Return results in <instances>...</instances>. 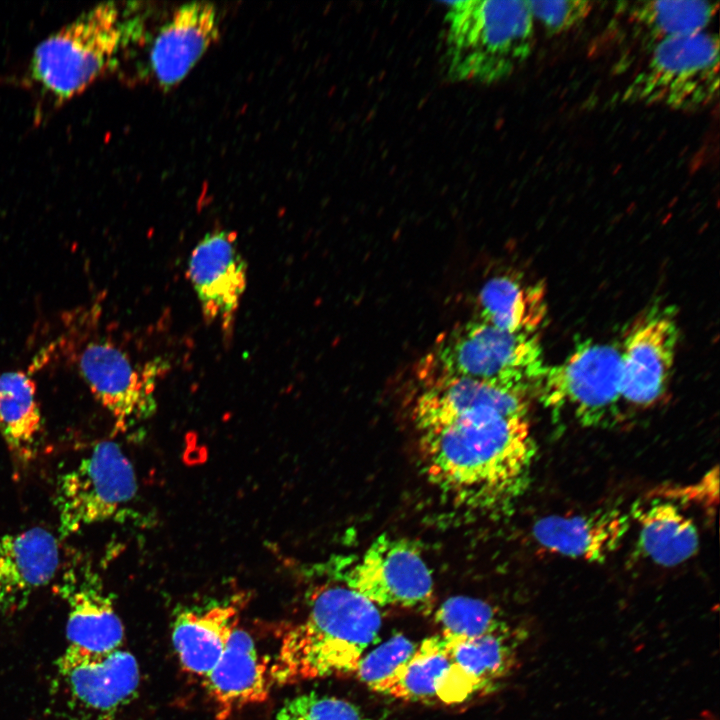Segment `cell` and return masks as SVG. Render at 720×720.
<instances>
[{"label":"cell","mask_w":720,"mask_h":720,"mask_svg":"<svg viewBox=\"0 0 720 720\" xmlns=\"http://www.w3.org/2000/svg\"><path fill=\"white\" fill-rule=\"evenodd\" d=\"M412 417L416 429L436 425L480 408L528 415L530 397L493 384L462 376L420 377Z\"/></svg>","instance_id":"cell-17"},{"label":"cell","mask_w":720,"mask_h":720,"mask_svg":"<svg viewBox=\"0 0 720 720\" xmlns=\"http://www.w3.org/2000/svg\"><path fill=\"white\" fill-rule=\"evenodd\" d=\"M380 629L381 614L372 602L344 584L322 587L304 619L282 637L272 679L289 684L355 674Z\"/></svg>","instance_id":"cell-2"},{"label":"cell","mask_w":720,"mask_h":720,"mask_svg":"<svg viewBox=\"0 0 720 720\" xmlns=\"http://www.w3.org/2000/svg\"><path fill=\"white\" fill-rule=\"evenodd\" d=\"M546 366L536 333L508 332L477 319L442 335L419 376L468 377L532 398Z\"/></svg>","instance_id":"cell-4"},{"label":"cell","mask_w":720,"mask_h":720,"mask_svg":"<svg viewBox=\"0 0 720 720\" xmlns=\"http://www.w3.org/2000/svg\"><path fill=\"white\" fill-rule=\"evenodd\" d=\"M532 17L537 18L550 35L566 32L581 23L591 12L592 2L584 0L526 1Z\"/></svg>","instance_id":"cell-30"},{"label":"cell","mask_w":720,"mask_h":720,"mask_svg":"<svg viewBox=\"0 0 720 720\" xmlns=\"http://www.w3.org/2000/svg\"><path fill=\"white\" fill-rule=\"evenodd\" d=\"M441 63L454 82L494 84L510 77L534 47L526 1L447 2Z\"/></svg>","instance_id":"cell-3"},{"label":"cell","mask_w":720,"mask_h":720,"mask_svg":"<svg viewBox=\"0 0 720 720\" xmlns=\"http://www.w3.org/2000/svg\"><path fill=\"white\" fill-rule=\"evenodd\" d=\"M137 489L135 470L120 445L112 440L98 442L57 480L54 504L60 537L114 518L135 498Z\"/></svg>","instance_id":"cell-7"},{"label":"cell","mask_w":720,"mask_h":720,"mask_svg":"<svg viewBox=\"0 0 720 720\" xmlns=\"http://www.w3.org/2000/svg\"><path fill=\"white\" fill-rule=\"evenodd\" d=\"M633 517L639 528L640 549L654 563L674 567L697 553L698 529L674 502L657 498L637 505Z\"/></svg>","instance_id":"cell-22"},{"label":"cell","mask_w":720,"mask_h":720,"mask_svg":"<svg viewBox=\"0 0 720 720\" xmlns=\"http://www.w3.org/2000/svg\"><path fill=\"white\" fill-rule=\"evenodd\" d=\"M718 7V2L703 0H653L620 2L617 10L632 38L653 49L665 40L703 31Z\"/></svg>","instance_id":"cell-21"},{"label":"cell","mask_w":720,"mask_h":720,"mask_svg":"<svg viewBox=\"0 0 720 720\" xmlns=\"http://www.w3.org/2000/svg\"><path fill=\"white\" fill-rule=\"evenodd\" d=\"M276 720H370L359 707L335 696L308 692L280 707Z\"/></svg>","instance_id":"cell-29"},{"label":"cell","mask_w":720,"mask_h":720,"mask_svg":"<svg viewBox=\"0 0 720 720\" xmlns=\"http://www.w3.org/2000/svg\"><path fill=\"white\" fill-rule=\"evenodd\" d=\"M719 92V40L703 31L656 45L647 64L632 78L621 101L696 111Z\"/></svg>","instance_id":"cell-6"},{"label":"cell","mask_w":720,"mask_h":720,"mask_svg":"<svg viewBox=\"0 0 720 720\" xmlns=\"http://www.w3.org/2000/svg\"><path fill=\"white\" fill-rule=\"evenodd\" d=\"M417 644L403 634H395L364 654L355 672L356 677L370 689L379 693L398 669L412 656Z\"/></svg>","instance_id":"cell-28"},{"label":"cell","mask_w":720,"mask_h":720,"mask_svg":"<svg viewBox=\"0 0 720 720\" xmlns=\"http://www.w3.org/2000/svg\"><path fill=\"white\" fill-rule=\"evenodd\" d=\"M443 638L451 664L473 684L477 693L493 689L514 666L516 644L509 628L475 638Z\"/></svg>","instance_id":"cell-25"},{"label":"cell","mask_w":720,"mask_h":720,"mask_svg":"<svg viewBox=\"0 0 720 720\" xmlns=\"http://www.w3.org/2000/svg\"><path fill=\"white\" fill-rule=\"evenodd\" d=\"M630 527L627 513L605 508L576 515H548L532 526L543 549L589 562L606 560L622 543Z\"/></svg>","instance_id":"cell-18"},{"label":"cell","mask_w":720,"mask_h":720,"mask_svg":"<svg viewBox=\"0 0 720 720\" xmlns=\"http://www.w3.org/2000/svg\"><path fill=\"white\" fill-rule=\"evenodd\" d=\"M204 680L216 718L226 720L234 712L266 700L272 676L252 637L236 628Z\"/></svg>","instance_id":"cell-20"},{"label":"cell","mask_w":720,"mask_h":720,"mask_svg":"<svg viewBox=\"0 0 720 720\" xmlns=\"http://www.w3.org/2000/svg\"><path fill=\"white\" fill-rule=\"evenodd\" d=\"M679 328L672 312L654 307L637 318L621 354L622 401L635 407L655 404L667 391Z\"/></svg>","instance_id":"cell-12"},{"label":"cell","mask_w":720,"mask_h":720,"mask_svg":"<svg viewBox=\"0 0 720 720\" xmlns=\"http://www.w3.org/2000/svg\"><path fill=\"white\" fill-rule=\"evenodd\" d=\"M344 585L377 607L428 613L434 601L432 573L412 541L380 535L343 577Z\"/></svg>","instance_id":"cell-11"},{"label":"cell","mask_w":720,"mask_h":720,"mask_svg":"<svg viewBox=\"0 0 720 720\" xmlns=\"http://www.w3.org/2000/svg\"><path fill=\"white\" fill-rule=\"evenodd\" d=\"M77 367L91 394L111 416L115 432L125 433L154 414L156 386L167 369L165 361L137 365L117 345L100 339L82 347Z\"/></svg>","instance_id":"cell-10"},{"label":"cell","mask_w":720,"mask_h":720,"mask_svg":"<svg viewBox=\"0 0 720 720\" xmlns=\"http://www.w3.org/2000/svg\"><path fill=\"white\" fill-rule=\"evenodd\" d=\"M187 276L205 321L230 335L247 286V263L238 248L236 233H206L190 254Z\"/></svg>","instance_id":"cell-14"},{"label":"cell","mask_w":720,"mask_h":720,"mask_svg":"<svg viewBox=\"0 0 720 720\" xmlns=\"http://www.w3.org/2000/svg\"><path fill=\"white\" fill-rule=\"evenodd\" d=\"M41 428L31 375L23 370L0 372V434L17 464L28 465L35 458Z\"/></svg>","instance_id":"cell-24"},{"label":"cell","mask_w":720,"mask_h":720,"mask_svg":"<svg viewBox=\"0 0 720 720\" xmlns=\"http://www.w3.org/2000/svg\"><path fill=\"white\" fill-rule=\"evenodd\" d=\"M219 34L213 3L189 2L175 10L160 29L150 53L151 68L159 85L169 90L179 84Z\"/></svg>","instance_id":"cell-16"},{"label":"cell","mask_w":720,"mask_h":720,"mask_svg":"<svg viewBox=\"0 0 720 720\" xmlns=\"http://www.w3.org/2000/svg\"><path fill=\"white\" fill-rule=\"evenodd\" d=\"M246 598L243 595L179 610L172 625V642L182 666L205 677L215 666L234 630Z\"/></svg>","instance_id":"cell-19"},{"label":"cell","mask_w":720,"mask_h":720,"mask_svg":"<svg viewBox=\"0 0 720 720\" xmlns=\"http://www.w3.org/2000/svg\"><path fill=\"white\" fill-rule=\"evenodd\" d=\"M534 397L546 407L568 410L585 426L608 421L622 402L620 348L579 343L562 362L546 366Z\"/></svg>","instance_id":"cell-8"},{"label":"cell","mask_w":720,"mask_h":720,"mask_svg":"<svg viewBox=\"0 0 720 720\" xmlns=\"http://www.w3.org/2000/svg\"><path fill=\"white\" fill-rule=\"evenodd\" d=\"M718 475V467L716 466L696 482L685 486L666 488L659 493V496L670 501L688 502L712 509L718 503Z\"/></svg>","instance_id":"cell-31"},{"label":"cell","mask_w":720,"mask_h":720,"mask_svg":"<svg viewBox=\"0 0 720 720\" xmlns=\"http://www.w3.org/2000/svg\"><path fill=\"white\" fill-rule=\"evenodd\" d=\"M450 664L444 638L440 634L428 637L379 693L409 701L434 700Z\"/></svg>","instance_id":"cell-26"},{"label":"cell","mask_w":720,"mask_h":720,"mask_svg":"<svg viewBox=\"0 0 720 720\" xmlns=\"http://www.w3.org/2000/svg\"><path fill=\"white\" fill-rule=\"evenodd\" d=\"M122 35L116 3H99L36 46L30 77L56 104H62L82 93L111 66Z\"/></svg>","instance_id":"cell-5"},{"label":"cell","mask_w":720,"mask_h":720,"mask_svg":"<svg viewBox=\"0 0 720 720\" xmlns=\"http://www.w3.org/2000/svg\"><path fill=\"white\" fill-rule=\"evenodd\" d=\"M478 307V320L508 332L533 334L547 314L545 287L497 276L483 285Z\"/></svg>","instance_id":"cell-23"},{"label":"cell","mask_w":720,"mask_h":720,"mask_svg":"<svg viewBox=\"0 0 720 720\" xmlns=\"http://www.w3.org/2000/svg\"><path fill=\"white\" fill-rule=\"evenodd\" d=\"M58 539L43 527L0 538V612L23 610L32 594L50 583L60 569Z\"/></svg>","instance_id":"cell-15"},{"label":"cell","mask_w":720,"mask_h":720,"mask_svg":"<svg viewBox=\"0 0 720 720\" xmlns=\"http://www.w3.org/2000/svg\"><path fill=\"white\" fill-rule=\"evenodd\" d=\"M417 431L428 479L455 503L495 511L526 489L536 454L528 415L480 408Z\"/></svg>","instance_id":"cell-1"},{"label":"cell","mask_w":720,"mask_h":720,"mask_svg":"<svg viewBox=\"0 0 720 720\" xmlns=\"http://www.w3.org/2000/svg\"><path fill=\"white\" fill-rule=\"evenodd\" d=\"M55 666L53 688L69 720H114L139 686L138 663L120 648L93 652L68 645Z\"/></svg>","instance_id":"cell-9"},{"label":"cell","mask_w":720,"mask_h":720,"mask_svg":"<svg viewBox=\"0 0 720 720\" xmlns=\"http://www.w3.org/2000/svg\"><path fill=\"white\" fill-rule=\"evenodd\" d=\"M55 592L68 607L69 645L93 652L120 648L124 628L112 595L88 555L73 552L64 564Z\"/></svg>","instance_id":"cell-13"},{"label":"cell","mask_w":720,"mask_h":720,"mask_svg":"<svg viewBox=\"0 0 720 720\" xmlns=\"http://www.w3.org/2000/svg\"><path fill=\"white\" fill-rule=\"evenodd\" d=\"M441 634L449 639L484 636L509 628L489 603L468 596L446 599L435 612Z\"/></svg>","instance_id":"cell-27"}]
</instances>
